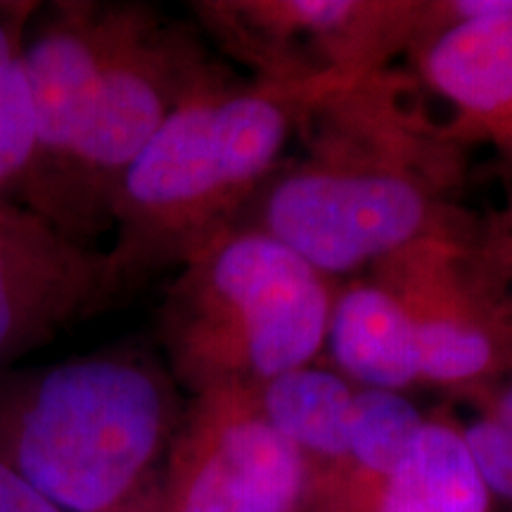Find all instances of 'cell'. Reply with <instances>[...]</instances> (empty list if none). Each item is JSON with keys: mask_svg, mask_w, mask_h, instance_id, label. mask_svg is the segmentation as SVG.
Segmentation results:
<instances>
[{"mask_svg": "<svg viewBox=\"0 0 512 512\" xmlns=\"http://www.w3.org/2000/svg\"><path fill=\"white\" fill-rule=\"evenodd\" d=\"M114 304L105 252L0 202V370Z\"/></svg>", "mask_w": 512, "mask_h": 512, "instance_id": "cell-10", "label": "cell"}, {"mask_svg": "<svg viewBox=\"0 0 512 512\" xmlns=\"http://www.w3.org/2000/svg\"><path fill=\"white\" fill-rule=\"evenodd\" d=\"M470 235H430L366 271L406 311L422 384L458 399L512 375V318L472 268Z\"/></svg>", "mask_w": 512, "mask_h": 512, "instance_id": "cell-8", "label": "cell"}, {"mask_svg": "<svg viewBox=\"0 0 512 512\" xmlns=\"http://www.w3.org/2000/svg\"><path fill=\"white\" fill-rule=\"evenodd\" d=\"M494 496L479 475L456 420L427 415L399 463L373 477H347L318 491L309 512H491Z\"/></svg>", "mask_w": 512, "mask_h": 512, "instance_id": "cell-11", "label": "cell"}, {"mask_svg": "<svg viewBox=\"0 0 512 512\" xmlns=\"http://www.w3.org/2000/svg\"><path fill=\"white\" fill-rule=\"evenodd\" d=\"M425 420L427 415L406 394L356 387L349 427V465L339 479L373 477L389 470L411 448Z\"/></svg>", "mask_w": 512, "mask_h": 512, "instance_id": "cell-15", "label": "cell"}, {"mask_svg": "<svg viewBox=\"0 0 512 512\" xmlns=\"http://www.w3.org/2000/svg\"><path fill=\"white\" fill-rule=\"evenodd\" d=\"M311 470L249 384L192 394L171 441L162 512H309Z\"/></svg>", "mask_w": 512, "mask_h": 512, "instance_id": "cell-7", "label": "cell"}, {"mask_svg": "<svg viewBox=\"0 0 512 512\" xmlns=\"http://www.w3.org/2000/svg\"><path fill=\"white\" fill-rule=\"evenodd\" d=\"M460 399L475 406L460 432L479 475L491 496L512 503V375Z\"/></svg>", "mask_w": 512, "mask_h": 512, "instance_id": "cell-17", "label": "cell"}, {"mask_svg": "<svg viewBox=\"0 0 512 512\" xmlns=\"http://www.w3.org/2000/svg\"><path fill=\"white\" fill-rule=\"evenodd\" d=\"M354 81L280 86L238 79L219 64L192 88L114 197L105 254L117 304L238 226L313 107Z\"/></svg>", "mask_w": 512, "mask_h": 512, "instance_id": "cell-2", "label": "cell"}, {"mask_svg": "<svg viewBox=\"0 0 512 512\" xmlns=\"http://www.w3.org/2000/svg\"><path fill=\"white\" fill-rule=\"evenodd\" d=\"M124 10L126 3H53L34 29L27 24L24 31L22 69L34 107V155L19 185L27 192V207L46 219L98 112Z\"/></svg>", "mask_w": 512, "mask_h": 512, "instance_id": "cell-9", "label": "cell"}, {"mask_svg": "<svg viewBox=\"0 0 512 512\" xmlns=\"http://www.w3.org/2000/svg\"><path fill=\"white\" fill-rule=\"evenodd\" d=\"M31 10L0 15V190L22 181L34 155V107L22 69V38Z\"/></svg>", "mask_w": 512, "mask_h": 512, "instance_id": "cell-16", "label": "cell"}, {"mask_svg": "<svg viewBox=\"0 0 512 512\" xmlns=\"http://www.w3.org/2000/svg\"><path fill=\"white\" fill-rule=\"evenodd\" d=\"M408 55L415 81L453 105L448 128L467 145L512 119V12L432 31Z\"/></svg>", "mask_w": 512, "mask_h": 512, "instance_id": "cell-12", "label": "cell"}, {"mask_svg": "<svg viewBox=\"0 0 512 512\" xmlns=\"http://www.w3.org/2000/svg\"><path fill=\"white\" fill-rule=\"evenodd\" d=\"M268 422L302 453L311 470V498L349 465V427L356 384L337 370H290L256 387Z\"/></svg>", "mask_w": 512, "mask_h": 512, "instance_id": "cell-14", "label": "cell"}, {"mask_svg": "<svg viewBox=\"0 0 512 512\" xmlns=\"http://www.w3.org/2000/svg\"><path fill=\"white\" fill-rule=\"evenodd\" d=\"M337 280L252 228H230L176 271L159 306L164 363L190 396L259 387L316 363Z\"/></svg>", "mask_w": 512, "mask_h": 512, "instance_id": "cell-4", "label": "cell"}, {"mask_svg": "<svg viewBox=\"0 0 512 512\" xmlns=\"http://www.w3.org/2000/svg\"><path fill=\"white\" fill-rule=\"evenodd\" d=\"M190 10L254 81L297 86L389 69L420 38L427 0H197Z\"/></svg>", "mask_w": 512, "mask_h": 512, "instance_id": "cell-6", "label": "cell"}, {"mask_svg": "<svg viewBox=\"0 0 512 512\" xmlns=\"http://www.w3.org/2000/svg\"><path fill=\"white\" fill-rule=\"evenodd\" d=\"M325 349L351 384L399 392L422 384V366L406 311L368 273L337 287Z\"/></svg>", "mask_w": 512, "mask_h": 512, "instance_id": "cell-13", "label": "cell"}, {"mask_svg": "<svg viewBox=\"0 0 512 512\" xmlns=\"http://www.w3.org/2000/svg\"><path fill=\"white\" fill-rule=\"evenodd\" d=\"M420 83L396 69L330 93L299 128V150L238 221L325 278L361 275L430 235H467V143L432 119Z\"/></svg>", "mask_w": 512, "mask_h": 512, "instance_id": "cell-1", "label": "cell"}, {"mask_svg": "<svg viewBox=\"0 0 512 512\" xmlns=\"http://www.w3.org/2000/svg\"><path fill=\"white\" fill-rule=\"evenodd\" d=\"M185 401L162 358L107 349L0 373V460L67 512H162Z\"/></svg>", "mask_w": 512, "mask_h": 512, "instance_id": "cell-3", "label": "cell"}, {"mask_svg": "<svg viewBox=\"0 0 512 512\" xmlns=\"http://www.w3.org/2000/svg\"><path fill=\"white\" fill-rule=\"evenodd\" d=\"M479 140H489V143H494L496 150L505 157V162L512 166V119L486 128Z\"/></svg>", "mask_w": 512, "mask_h": 512, "instance_id": "cell-20", "label": "cell"}, {"mask_svg": "<svg viewBox=\"0 0 512 512\" xmlns=\"http://www.w3.org/2000/svg\"><path fill=\"white\" fill-rule=\"evenodd\" d=\"M216 67L195 29L152 5L126 3L98 112L48 219L81 242L112 226V204L128 166Z\"/></svg>", "mask_w": 512, "mask_h": 512, "instance_id": "cell-5", "label": "cell"}, {"mask_svg": "<svg viewBox=\"0 0 512 512\" xmlns=\"http://www.w3.org/2000/svg\"><path fill=\"white\" fill-rule=\"evenodd\" d=\"M0 512H67L0 460Z\"/></svg>", "mask_w": 512, "mask_h": 512, "instance_id": "cell-19", "label": "cell"}, {"mask_svg": "<svg viewBox=\"0 0 512 512\" xmlns=\"http://www.w3.org/2000/svg\"><path fill=\"white\" fill-rule=\"evenodd\" d=\"M467 249L479 280L512 318V195L505 207L475 221Z\"/></svg>", "mask_w": 512, "mask_h": 512, "instance_id": "cell-18", "label": "cell"}]
</instances>
